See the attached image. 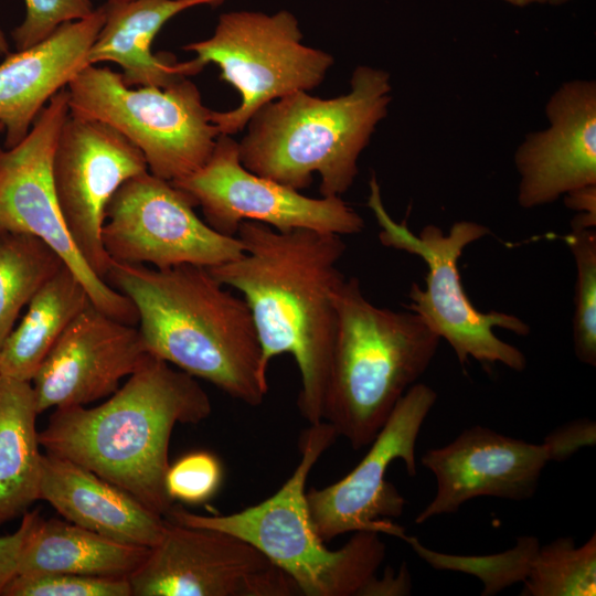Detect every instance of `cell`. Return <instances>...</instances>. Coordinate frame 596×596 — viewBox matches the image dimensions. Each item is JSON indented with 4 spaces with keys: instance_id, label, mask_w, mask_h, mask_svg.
Here are the masks:
<instances>
[{
    "instance_id": "6da1fadb",
    "label": "cell",
    "mask_w": 596,
    "mask_h": 596,
    "mask_svg": "<svg viewBox=\"0 0 596 596\" xmlns=\"http://www.w3.org/2000/svg\"><path fill=\"white\" fill-rule=\"evenodd\" d=\"M236 236L244 253L207 268L224 286L242 294L267 372L272 359L290 354L300 373L298 408L309 423L322 421L323 398L337 330L338 267L345 252L341 235L277 231L244 221Z\"/></svg>"
},
{
    "instance_id": "7a4b0ae2",
    "label": "cell",
    "mask_w": 596,
    "mask_h": 596,
    "mask_svg": "<svg viewBox=\"0 0 596 596\" xmlns=\"http://www.w3.org/2000/svg\"><path fill=\"white\" fill-rule=\"evenodd\" d=\"M211 412L195 377L148 354L103 404L55 408L39 441L46 454L91 470L166 518L173 505L166 489L172 430Z\"/></svg>"
},
{
    "instance_id": "3957f363",
    "label": "cell",
    "mask_w": 596,
    "mask_h": 596,
    "mask_svg": "<svg viewBox=\"0 0 596 596\" xmlns=\"http://www.w3.org/2000/svg\"><path fill=\"white\" fill-rule=\"evenodd\" d=\"M107 280L134 304L149 354L249 406L264 402L267 372L249 308L206 267L113 262Z\"/></svg>"
},
{
    "instance_id": "277c9868",
    "label": "cell",
    "mask_w": 596,
    "mask_h": 596,
    "mask_svg": "<svg viewBox=\"0 0 596 596\" xmlns=\"http://www.w3.org/2000/svg\"><path fill=\"white\" fill-rule=\"evenodd\" d=\"M391 75L356 66L350 89L333 98L296 92L262 106L237 142L249 171L297 191L320 177L321 196H341L353 184L360 155L392 102Z\"/></svg>"
},
{
    "instance_id": "5b68a950",
    "label": "cell",
    "mask_w": 596,
    "mask_h": 596,
    "mask_svg": "<svg viewBox=\"0 0 596 596\" xmlns=\"http://www.w3.org/2000/svg\"><path fill=\"white\" fill-rule=\"evenodd\" d=\"M336 302L322 421L358 450L371 444L400 398L426 372L440 339L415 312L372 304L355 277H344Z\"/></svg>"
},
{
    "instance_id": "8992f818",
    "label": "cell",
    "mask_w": 596,
    "mask_h": 596,
    "mask_svg": "<svg viewBox=\"0 0 596 596\" xmlns=\"http://www.w3.org/2000/svg\"><path fill=\"white\" fill-rule=\"evenodd\" d=\"M338 437L321 421L301 435L300 461L269 498L224 515H203L173 504L166 519L190 526L231 533L260 551L284 571L305 596H366L386 555L376 532H354L338 550H330L310 519L307 479L321 455Z\"/></svg>"
},
{
    "instance_id": "52a82bcc",
    "label": "cell",
    "mask_w": 596,
    "mask_h": 596,
    "mask_svg": "<svg viewBox=\"0 0 596 596\" xmlns=\"http://www.w3.org/2000/svg\"><path fill=\"white\" fill-rule=\"evenodd\" d=\"M368 205L381 227L379 240L384 246L416 255L427 264L425 287L412 284L407 309L418 315L439 339L451 347L460 364L471 358L483 364L501 363L513 371H523L525 355L498 338L494 328L528 336L530 326L514 315L478 310L465 292L460 277L458 262L464 249L487 236L490 230L480 223L462 220L455 222L447 233L429 224L414 234L385 210L375 175L370 180Z\"/></svg>"
},
{
    "instance_id": "ba28073f",
    "label": "cell",
    "mask_w": 596,
    "mask_h": 596,
    "mask_svg": "<svg viewBox=\"0 0 596 596\" xmlns=\"http://www.w3.org/2000/svg\"><path fill=\"white\" fill-rule=\"evenodd\" d=\"M66 89L72 115L114 127L141 151L150 173L170 182L200 169L220 135L189 77L132 88L120 73L87 65Z\"/></svg>"
},
{
    "instance_id": "9c48e42d",
    "label": "cell",
    "mask_w": 596,
    "mask_h": 596,
    "mask_svg": "<svg viewBox=\"0 0 596 596\" xmlns=\"http://www.w3.org/2000/svg\"><path fill=\"white\" fill-rule=\"evenodd\" d=\"M302 39L290 11L243 10L222 13L210 38L182 47L204 65H217L220 78L241 95L236 108L211 111L219 134L242 131L262 106L296 92H310L323 82L334 58L304 44Z\"/></svg>"
},
{
    "instance_id": "30bf717a",
    "label": "cell",
    "mask_w": 596,
    "mask_h": 596,
    "mask_svg": "<svg viewBox=\"0 0 596 596\" xmlns=\"http://www.w3.org/2000/svg\"><path fill=\"white\" fill-rule=\"evenodd\" d=\"M68 114L65 87L52 96L18 145L0 147V234L40 237L79 278L93 305L117 320L137 326L138 315L131 300L98 277L76 249L56 201L52 158Z\"/></svg>"
},
{
    "instance_id": "8fae6325",
    "label": "cell",
    "mask_w": 596,
    "mask_h": 596,
    "mask_svg": "<svg viewBox=\"0 0 596 596\" xmlns=\"http://www.w3.org/2000/svg\"><path fill=\"white\" fill-rule=\"evenodd\" d=\"M195 206L172 182L148 170L135 175L107 205L104 248L113 262L158 269L185 264L211 268L240 257V238L213 230Z\"/></svg>"
},
{
    "instance_id": "7c38bea8",
    "label": "cell",
    "mask_w": 596,
    "mask_h": 596,
    "mask_svg": "<svg viewBox=\"0 0 596 596\" xmlns=\"http://www.w3.org/2000/svg\"><path fill=\"white\" fill-rule=\"evenodd\" d=\"M436 400L437 393L430 386L412 385L361 461L337 482L306 491L311 522L326 543L354 532H376L405 541V529L385 521L400 517L405 507V499L385 475L393 461L402 460L407 473L416 476L417 438Z\"/></svg>"
},
{
    "instance_id": "4fadbf2b",
    "label": "cell",
    "mask_w": 596,
    "mask_h": 596,
    "mask_svg": "<svg viewBox=\"0 0 596 596\" xmlns=\"http://www.w3.org/2000/svg\"><path fill=\"white\" fill-rule=\"evenodd\" d=\"M200 206L215 231L236 236L244 221L277 231L306 228L341 236L364 228L362 216L341 196L309 198L290 187L247 170L237 142L220 134L207 161L193 173L172 182Z\"/></svg>"
},
{
    "instance_id": "5bb4252c",
    "label": "cell",
    "mask_w": 596,
    "mask_h": 596,
    "mask_svg": "<svg viewBox=\"0 0 596 596\" xmlns=\"http://www.w3.org/2000/svg\"><path fill=\"white\" fill-rule=\"evenodd\" d=\"M128 579L131 596L300 595L294 581L248 542L168 519Z\"/></svg>"
},
{
    "instance_id": "9a60e30c",
    "label": "cell",
    "mask_w": 596,
    "mask_h": 596,
    "mask_svg": "<svg viewBox=\"0 0 596 596\" xmlns=\"http://www.w3.org/2000/svg\"><path fill=\"white\" fill-rule=\"evenodd\" d=\"M147 170L141 151L114 127L68 114L52 158L53 189L72 242L104 280L113 263L102 241L107 205L123 183Z\"/></svg>"
},
{
    "instance_id": "2e32d148",
    "label": "cell",
    "mask_w": 596,
    "mask_h": 596,
    "mask_svg": "<svg viewBox=\"0 0 596 596\" xmlns=\"http://www.w3.org/2000/svg\"><path fill=\"white\" fill-rule=\"evenodd\" d=\"M148 354L137 326L89 304L63 331L32 379L39 414L111 395Z\"/></svg>"
},
{
    "instance_id": "e0dca14e",
    "label": "cell",
    "mask_w": 596,
    "mask_h": 596,
    "mask_svg": "<svg viewBox=\"0 0 596 596\" xmlns=\"http://www.w3.org/2000/svg\"><path fill=\"white\" fill-rule=\"evenodd\" d=\"M421 462L435 476L437 489L415 518L416 524L455 513L478 497L530 499L550 456L544 443H528L475 425L449 444L428 449Z\"/></svg>"
},
{
    "instance_id": "ac0fdd59",
    "label": "cell",
    "mask_w": 596,
    "mask_h": 596,
    "mask_svg": "<svg viewBox=\"0 0 596 596\" xmlns=\"http://www.w3.org/2000/svg\"><path fill=\"white\" fill-rule=\"evenodd\" d=\"M547 126L528 134L514 152L517 200L523 209L551 204L596 184V82L561 84L545 104Z\"/></svg>"
},
{
    "instance_id": "d6986e66",
    "label": "cell",
    "mask_w": 596,
    "mask_h": 596,
    "mask_svg": "<svg viewBox=\"0 0 596 596\" xmlns=\"http://www.w3.org/2000/svg\"><path fill=\"white\" fill-rule=\"evenodd\" d=\"M104 4L82 20L62 24L47 39L4 55L0 64V123L4 148L18 145L47 102L84 67L105 21Z\"/></svg>"
},
{
    "instance_id": "ffe728a7",
    "label": "cell",
    "mask_w": 596,
    "mask_h": 596,
    "mask_svg": "<svg viewBox=\"0 0 596 596\" xmlns=\"http://www.w3.org/2000/svg\"><path fill=\"white\" fill-rule=\"evenodd\" d=\"M40 500L65 520L107 539L151 547L160 539L166 518L121 488L64 458L42 455Z\"/></svg>"
},
{
    "instance_id": "44dd1931",
    "label": "cell",
    "mask_w": 596,
    "mask_h": 596,
    "mask_svg": "<svg viewBox=\"0 0 596 596\" xmlns=\"http://www.w3.org/2000/svg\"><path fill=\"white\" fill-rule=\"evenodd\" d=\"M225 0H129L105 2V21L87 61L118 64L123 81L130 87H167L199 74L204 64L194 57L177 62L167 53L155 54L151 45L161 28L179 13L199 6H220Z\"/></svg>"
},
{
    "instance_id": "7402d4cb",
    "label": "cell",
    "mask_w": 596,
    "mask_h": 596,
    "mask_svg": "<svg viewBox=\"0 0 596 596\" xmlns=\"http://www.w3.org/2000/svg\"><path fill=\"white\" fill-rule=\"evenodd\" d=\"M149 547L120 543L70 521L45 520L33 510L17 575L67 573L129 577Z\"/></svg>"
},
{
    "instance_id": "603a6c76",
    "label": "cell",
    "mask_w": 596,
    "mask_h": 596,
    "mask_svg": "<svg viewBox=\"0 0 596 596\" xmlns=\"http://www.w3.org/2000/svg\"><path fill=\"white\" fill-rule=\"evenodd\" d=\"M38 415L31 382L0 375V526L40 500Z\"/></svg>"
},
{
    "instance_id": "cb8c5ba5",
    "label": "cell",
    "mask_w": 596,
    "mask_h": 596,
    "mask_svg": "<svg viewBox=\"0 0 596 596\" xmlns=\"http://www.w3.org/2000/svg\"><path fill=\"white\" fill-rule=\"evenodd\" d=\"M92 300L79 278L64 264L28 304V310L0 349V375L31 382L72 320Z\"/></svg>"
},
{
    "instance_id": "d4e9b609",
    "label": "cell",
    "mask_w": 596,
    "mask_h": 596,
    "mask_svg": "<svg viewBox=\"0 0 596 596\" xmlns=\"http://www.w3.org/2000/svg\"><path fill=\"white\" fill-rule=\"evenodd\" d=\"M65 263L40 237L0 234V349L21 309Z\"/></svg>"
},
{
    "instance_id": "484cf974",
    "label": "cell",
    "mask_w": 596,
    "mask_h": 596,
    "mask_svg": "<svg viewBox=\"0 0 596 596\" xmlns=\"http://www.w3.org/2000/svg\"><path fill=\"white\" fill-rule=\"evenodd\" d=\"M524 588L528 596L596 595V535L581 546L558 538L538 549Z\"/></svg>"
},
{
    "instance_id": "4316f807",
    "label": "cell",
    "mask_w": 596,
    "mask_h": 596,
    "mask_svg": "<svg viewBox=\"0 0 596 596\" xmlns=\"http://www.w3.org/2000/svg\"><path fill=\"white\" fill-rule=\"evenodd\" d=\"M405 541L432 567L464 572L478 577L483 585L482 595H494L518 582H524L533 557L540 547L538 538H518L513 549L479 556L451 555L433 551L418 541L407 536Z\"/></svg>"
},
{
    "instance_id": "83f0119b",
    "label": "cell",
    "mask_w": 596,
    "mask_h": 596,
    "mask_svg": "<svg viewBox=\"0 0 596 596\" xmlns=\"http://www.w3.org/2000/svg\"><path fill=\"white\" fill-rule=\"evenodd\" d=\"M576 266L573 313V345L579 362L596 365V232L573 221L565 236Z\"/></svg>"
},
{
    "instance_id": "f1b7e54d",
    "label": "cell",
    "mask_w": 596,
    "mask_h": 596,
    "mask_svg": "<svg viewBox=\"0 0 596 596\" xmlns=\"http://www.w3.org/2000/svg\"><path fill=\"white\" fill-rule=\"evenodd\" d=\"M2 596H131L128 577L67 573L15 575Z\"/></svg>"
},
{
    "instance_id": "f546056e",
    "label": "cell",
    "mask_w": 596,
    "mask_h": 596,
    "mask_svg": "<svg viewBox=\"0 0 596 596\" xmlns=\"http://www.w3.org/2000/svg\"><path fill=\"white\" fill-rule=\"evenodd\" d=\"M25 17L11 31L15 51L36 45L62 24L89 17L92 0H24Z\"/></svg>"
},
{
    "instance_id": "4dcf8cb0",
    "label": "cell",
    "mask_w": 596,
    "mask_h": 596,
    "mask_svg": "<svg viewBox=\"0 0 596 596\" xmlns=\"http://www.w3.org/2000/svg\"><path fill=\"white\" fill-rule=\"evenodd\" d=\"M222 481V466L207 451L190 453L177 460L166 475V489L172 501L200 504L210 500Z\"/></svg>"
},
{
    "instance_id": "1f68e13d",
    "label": "cell",
    "mask_w": 596,
    "mask_h": 596,
    "mask_svg": "<svg viewBox=\"0 0 596 596\" xmlns=\"http://www.w3.org/2000/svg\"><path fill=\"white\" fill-rule=\"evenodd\" d=\"M596 441V425L589 419L567 423L553 430L544 438L550 461H563L576 451Z\"/></svg>"
},
{
    "instance_id": "d6a6232c",
    "label": "cell",
    "mask_w": 596,
    "mask_h": 596,
    "mask_svg": "<svg viewBox=\"0 0 596 596\" xmlns=\"http://www.w3.org/2000/svg\"><path fill=\"white\" fill-rule=\"evenodd\" d=\"M33 511L22 515L19 529L10 535H0V595L8 583L17 575L20 554L30 530Z\"/></svg>"
},
{
    "instance_id": "836d02e7",
    "label": "cell",
    "mask_w": 596,
    "mask_h": 596,
    "mask_svg": "<svg viewBox=\"0 0 596 596\" xmlns=\"http://www.w3.org/2000/svg\"><path fill=\"white\" fill-rule=\"evenodd\" d=\"M411 587V576L407 567L403 564L397 574L387 570L381 578L375 576L368 588L366 596L408 595Z\"/></svg>"
},
{
    "instance_id": "e575fe53",
    "label": "cell",
    "mask_w": 596,
    "mask_h": 596,
    "mask_svg": "<svg viewBox=\"0 0 596 596\" xmlns=\"http://www.w3.org/2000/svg\"><path fill=\"white\" fill-rule=\"evenodd\" d=\"M563 198L570 209L596 217V184L574 190Z\"/></svg>"
},
{
    "instance_id": "d590c367",
    "label": "cell",
    "mask_w": 596,
    "mask_h": 596,
    "mask_svg": "<svg viewBox=\"0 0 596 596\" xmlns=\"http://www.w3.org/2000/svg\"><path fill=\"white\" fill-rule=\"evenodd\" d=\"M501 1H504L511 6H514V7H519V8H523V7H528V6H531V4H544V3H549V0H501Z\"/></svg>"
},
{
    "instance_id": "8d00e7d4",
    "label": "cell",
    "mask_w": 596,
    "mask_h": 596,
    "mask_svg": "<svg viewBox=\"0 0 596 596\" xmlns=\"http://www.w3.org/2000/svg\"><path fill=\"white\" fill-rule=\"evenodd\" d=\"M10 53L9 41L0 26V55H7Z\"/></svg>"
},
{
    "instance_id": "74e56055",
    "label": "cell",
    "mask_w": 596,
    "mask_h": 596,
    "mask_svg": "<svg viewBox=\"0 0 596 596\" xmlns=\"http://www.w3.org/2000/svg\"><path fill=\"white\" fill-rule=\"evenodd\" d=\"M572 0H549V3L547 4H551V6H561V4H564V3H567Z\"/></svg>"
},
{
    "instance_id": "f35d334b",
    "label": "cell",
    "mask_w": 596,
    "mask_h": 596,
    "mask_svg": "<svg viewBox=\"0 0 596 596\" xmlns=\"http://www.w3.org/2000/svg\"><path fill=\"white\" fill-rule=\"evenodd\" d=\"M125 1H129V0H106V2H125Z\"/></svg>"
},
{
    "instance_id": "ab89813d",
    "label": "cell",
    "mask_w": 596,
    "mask_h": 596,
    "mask_svg": "<svg viewBox=\"0 0 596 596\" xmlns=\"http://www.w3.org/2000/svg\"><path fill=\"white\" fill-rule=\"evenodd\" d=\"M4 131L3 125L0 123V135Z\"/></svg>"
}]
</instances>
